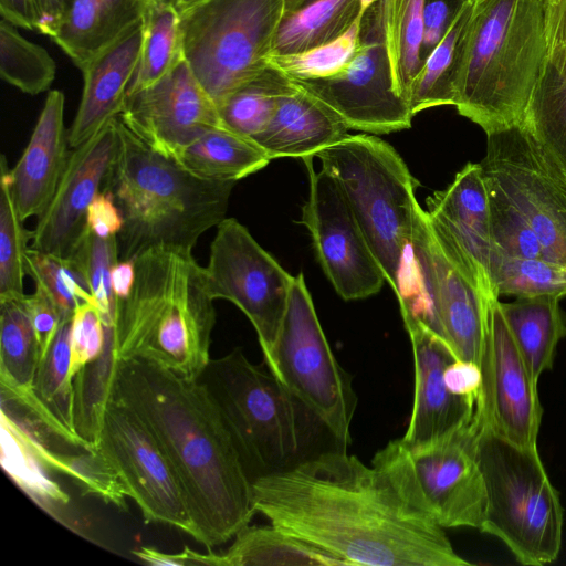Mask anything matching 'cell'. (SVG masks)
<instances>
[{
    "label": "cell",
    "instance_id": "7a4b0ae2",
    "mask_svg": "<svg viewBox=\"0 0 566 566\" xmlns=\"http://www.w3.org/2000/svg\"><path fill=\"white\" fill-rule=\"evenodd\" d=\"M111 399L146 422L169 458L208 549L256 513L252 480L205 385L144 359L118 360ZM109 399V400H111Z\"/></svg>",
    "mask_w": 566,
    "mask_h": 566
},
{
    "label": "cell",
    "instance_id": "7bdbcfd3",
    "mask_svg": "<svg viewBox=\"0 0 566 566\" xmlns=\"http://www.w3.org/2000/svg\"><path fill=\"white\" fill-rule=\"evenodd\" d=\"M369 4L339 38L297 53L272 54L270 65L290 78L313 80L336 75L347 66L356 53L361 18Z\"/></svg>",
    "mask_w": 566,
    "mask_h": 566
},
{
    "label": "cell",
    "instance_id": "ac0fdd59",
    "mask_svg": "<svg viewBox=\"0 0 566 566\" xmlns=\"http://www.w3.org/2000/svg\"><path fill=\"white\" fill-rule=\"evenodd\" d=\"M499 297L490 306L475 417L480 424L511 443L536 449L543 416L538 381L510 331Z\"/></svg>",
    "mask_w": 566,
    "mask_h": 566
},
{
    "label": "cell",
    "instance_id": "f35d334b",
    "mask_svg": "<svg viewBox=\"0 0 566 566\" xmlns=\"http://www.w3.org/2000/svg\"><path fill=\"white\" fill-rule=\"evenodd\" d=\"M395 84L408 102L412 82L421 69L424 0H384Z\"/></svg>",
    "mask_w": 566,
    "mask_h": 566
},
{
    "label": "cell",
    "instance_id": "e575fe53",
    "mask_svg": "<svg viewBox=\"0 0 566 566\" xmlns=\"http://www.w3.org/2000/svg\"><path fill=\"white\" fill-rule=\"evenodd\" d=\"M293 87L289 76L270 65L217 105L222 125L252 139L265 128L280 98Z\"/></svg>",
    "mask_w": 566,
    "mask_h": 566
},
{
    "label": "cell",
    "instance_id": "4fadbf2b",
    "mask_svg": "<svg viewBox=\"0 0 566 566\" xmlns=\"http://www.w3.org/2000/svg\"><path fill=\"white\" fill-rule=\"evenodd\" d=\"M291 80L348 129L389 134L411 126L413 114L395 84L384 0H374L365 10L356 53L343 71L324 78Z\"/></svg>",
    "mask_w": 566,
    "mask_h": 566
},
{
    "label": "cell",
    "instance_id": "44dd1931",
    "mask_svg": "<svg viewBox=\"0 0 566 566\" xmlns=\"http://www.w3.org/2000/svg\"><path fill=\"white\" fill-rule=\"evenodd\" d=\"M409 335L415 368L412 410L402 439L418 442L443 436L468 422L476 401L453 395L444 380L446 368L457 358L432 329L411 312H401Z\"/></svg>",
    "mask_w": 566,
    "mask_h": 566
},
{
    "label": "cell",
    "instance_id": "c3c4849f",
    "mask_svg": "<svg viewBox=\"0 0 566 566\" xmlns=\"http://www.w3.org/2000/svg\"><path fill=\"white\" fill-rule=\"evenodd\" d=\"M467 0H424L423 33L420 46L421 66L443 39Z\"/></svg>",
    "mask_w": 566,
    "mask_h": 566
},
{
    "label": "cell",
    "instance_id": "11a10c76",
    "mask_svg": "<svg viewBox=\"0 0 566 566\" xmlns=\"http://www.w3.org/2000/svg\"><path fill=\"white\" fill-rule=\"evenodd\" d=\"M72 0H38L39 23L38 30L46 36L54 31Z\"/></svg>",
    "mask_w": 566,
    "mask_h": 566
},
{
    "label": "cell",
    "instance_id": "680465c9",
    "mask_svg": "<svg viewBox=\"0 0 566 566\" xmlns=\"http://www.w3.org/2000/svg\"><path fill=\"white\" fill-rule=\"evenodd\" d=\"M317 0H284L285 2V17L295 13L305 7L316 2Z\"/></svg>",
    "mask_w": 566,
    "mask_h": 566
},
{
    "label": "cell",
    "instance_id": "8d00e7d4",
    "mask_svg": "<svg viewBox=\"0 0 566 566\" xmlns=\"http://www.w3.org/2000/svg\"><path fill=\"white\" fill-rule=\"evenodd\" d=\"M71 324L72 318L62 321L49 350L40 360L34 379V391L60 422L78 434L75 428Z\"/></svg>",
    "mask_w": 566,
    "mask_h": 566
},
{
    "label": "cell",
    "instance_id": "7402d4cb",
    "mask_svg": "<svg viewBox=\"0 0 566 566\" xmlns=\"http://www.w3.org/2000/svg\"><path fill=\"white\" fill-rule=\"evenodd\" d=\"M64 94L50 91L30 140L14 167L1 155L17 210L24 221L39 217L50 203L66 166L69 132L64 126Z\"/></svg>",
    "mask_w": 566,
    "mask_h": 566
},
{
    "label": "cell",
    "instance_id": "83f0119b",
    "mask_svg": "<svg viewBox=\"0 0 566 566\" xmlns=\"http://www.w3.org/2000/svg\"><path fill=\"white\" fill-rule=\"evenodd\" d=\"M566 178V45L549 46L521 122Z\"/></svg>",
    "mask_w": 566,
    "mask_h": 566
},
{
    "label": "cell",
    "instance_id": "d590c367",
    "mask_svg": "<svg viewBox=\"0 0 566 566\" xmlns=\"http://www.w3.org/2000/svg\"><path fill=\"white\" fill-rule=\"evenodd\" d=\"M489 273L499 295L566 296V266L545 258H514L492 248Z\"/></svg>",
    "mask_w": 566,
    "mask_h": 566
},
{
    "label": "cell",
    "instance_id": "ee69618b",
    "mask_svg": "<svg viewBox=\"0 0 566 566\" xmlns=\"http://www.w3.org/2000/svg\"><path fill=\"white\" fill-rule=\"evenodd\" d=\"M84 274L106 328L113 329L117 298L112 287V269L119 260L117 235L101 238L86 228L70 256Z\"/></svg>",
    "mask_w": 566,
    "mask_h": 566
},
{
    "label": "cell",
    "instance_id": "1f68e13d",
    "mask_svg": "<svg viewBox=\"0 0 566 566\" xmlns=\"http://www.w3.org/2000/svg\"><path fill=\"white\" fill-rule=\"evenodd\" d=\"M184 60L180 13L172 0H148L140 54L128 94L155 84Z\"/></svg>",
    "mask_w": 566,
    "mask_h": 566
},
{
    "label": "cell",
    "instance_id": "ba28073f",
    "mask_svg": "<svg viewBox=\"0 0 566 566\" xmlns=\"http://www.w3.org/2000/svg\"><path fill=\"white\" fill-rule=\"evenodd\" d=\"M316 157L338 182L398 297L408 265L418 180L397 150L376 136L347 135Z\"/></svg>",
    "mask_w": 566,
    "mask_h": 566
},
{
    "label": "cell",
    "instance_id": "816d5d0a",
    "mask_svg": "<svg viewBox=\"0 0 566 566\" xmlns=\"http://www.w3.org/2000/svg\"><path fill=\"white\" fill-rule=\"evenodd\" d=\"M444 380L453 395L478 400L482 386V373L479 365L455 359L446 368Z\"/></svg>",
    "mask_w": 566,
    "mask_h": 566
},
{
    "label": "cell",
    "instance_id": "f5cc1de1",
    "mask_svg": "<svg viewBox=\"0 0 566 566\" xmlns=\"http://www.w3.org/2000/svg\"><path fill=\"white\" fill-rule=\"evenodd\" d=\"M1 18L18 28L38 30V0H0Z\"/></svg>",
    "mask_w": 566,
    "mask_h": 566
},
{
    "label": "cell",
    "instance_id": "7c38bea8",
    "mask_svg": "<svg viewBox=\"0 0 566 566\" xmlns=\"http://www.w3.org/2000/svg\"><path fill=\"white\" fill-rule=\"evenodd\" d=\"M268 369L333 436L352 442L357 395L319 324L303 273L294 276L276 338L263 355Z\"/></svg>",
    "mask_w": 566,
    "mask_h": 566
},
{
    "label": "cell",
    "instance_id": "9a60e30c",
    "mask_svg": "<svg viewBox=\"0 0 566 566\" xmlns=\"http://www.w3.org/2000/svg\"><path fill=\"white\" fill-rule=\"evenodd\" d=\"M480 164L530 223L544 258L566 266V178L527 128L488 134Z\"/></svg>",
    "mask_w": 566,
    "mask_h": 566
},
{
    "label": "cell",
    "instance_id": "5bb4252c",
    "mask_svg": "<svg viewBox=\"0 0 566 566\" xmlns=\"http://www.w3.org/2000/svg\"><path fill=\"white\" fill-rule=\"evenodd\" d=\"M95 447L116 470L146 523L169 525L196 539V526L177 473L136 411L111 399Z\"/></svg>",
    "mask_w": 566,
    "mask_h": 566
},
{
    "label": "cell",
    "instance_id": "f6af8a7d",
    "mask_svg": "<svg viewBox=\"0 0 566 566\" xmlns=\"http://www.w3.org/2000/svg\"><path fill=\"white\" fill-rule=\"evenodd\" d=\"M486 180L492 247L509 256L544 258L542 244L521 211L493 180Z\"/></svg>",
    "mask_w": 566,
    "mask_h": 566
},
{
    "label": "cell",
    "instance_id": "30bf717a",
    "mask_svg": "<svg viewBox=\"0 0 566 566\" xmlns=\"http://www.w3.org/2000/svg\"><path fill=\"white\" fill-rule=\"evenodd\" d=\"M479 422L473 419L432 439L389 441L371 465L401 497L442 528L480 531L486 505L485 486L476 458Z\"/></svg>",
    "mask_w": 566,
    "mask_h": 566
},
{
    "label": "cell",
    "instance_id": "cb8c5ba5",
    "mask_svg": "<svg viewBox=\"0 0 566 566\" xmlns=\"http://www.w3.org/2000/svg\"><path fill=\"white\" fill-rule=\"evenodd\" d=\"M293 85L280 98L265 128L252 138L271 159L314 157L348 135V127L340 118L294 83Z\"/></svg>",
    "mask_w": 566,
    "mask_h": 566
},
{
    "label": "cell",
    "instance_id": "9f6ffc18",
    "mask_svg": "<svg viewBox=\"0 0 566 566\" xmlns=\"http://www.w3.org/2000/svg\"><path fill=\"white\" fill-rule=\"evenodd\" d=\"M112 287L117 301L125 300L133 289L136 276L135 259L118 260L112 269Z\"/></svg>",
    "mask_w": 566,
    "mask_h": 566
},
{
    "label": "cell",
    "instance_id": "e0dca14e",
    "mask_svg": "<svg viewBox=\"0 0 566 566\" xmlns=\"http://www.w3.org/2000/svg\"><path fill=\"white\" fill-rule=\"evenodd\" d=\"M313 157L303 160L310 175V195L302 222L308 229L324 273L345 301L366 298L386 281L370 247L336 179Z\"/></svg>",
    "mask_w": 566,
    "mask_h": 566
},
{
    "label": "cell",
    "instance_id": "b9f144b4",
    "mask_svg": "<svg viewBox=\"0 0 566 566\" xmlns=\"http://www.w3.org/2000/svg\"><path fill=\"white\" fill-rule=\"evenodd\" d=\"M23 222L7 174L0 167V301L24 295V259L32 231L27 230Z\"/></svg>",
    "mask_w": 566,
    "mask_h": 566
},
{
    "label": "cell",
    "instance_id": "836d02e7",
    "mask_svg": "<svg viewBox=\"0 0 566 566\" xmlns=\"http://www.w3.org/2000/svg\"><path fill=\"white\" fill-rule=\"evenodd\" d=\"M374 0H317L283 20L273 54L302 52L343 35Z\"/></svg>",
    "mask_w": 566,
    "mask_h": 566
},
{
    "label": "cell",
    "instance_id": "2e32d148",
    "mask_svg": "<svg viewBox=\"0 0 566 566\" xmlns=\"http://www.w3.org/2000/svg\"><path fill=\"white\" fill-rule=\"evenodd\" d=\"M205 273L211 297L230 301L245 314L266 354L275 342L294 276L234 218L217 226Z\"/></svg>",
    "mask_w": 566,
    "mask_h": 566
},
{
    "label": "cell",
    "instance_id": "4dcf8cb0",
    "mask_svg": "<svg viewBox=\"0 0 566 566\" xmlns=\"http://www.w3.org/2000/svg\"><path fill=\"white\" fill-rule=\"evenodd\" d=\"M24 295L0 301V385L1 390L18 395L34 392L40 363L39 343Z\"/></svg>",
    "mask_w": 566,
    "mask_h": 566
},
{
    "label": "cell",
    "instance_id": "681fc988",
    "mask_svg": "<svg viewBox=\"0 0 566 566\" xmlns=\"http://www.w3.org/2000/svg\"><path fill=\"white\" fill-rule=\"evenodd\" d=\"M40 348V360L49 350L63 317L49 296L35 287L31 295H24Z\"/></svg>",
    "mask_w": 566,
    "mask_h": 566
},
{
    "label": "cell",
    "instance_id": "ab89813d",
    "mask_svg": "<svg viewBox=\"0 0 566 566\" xmlns=\"http://www.w3.org/2000/svg\"><path fill=\"white\" fill-rule=\"evenodd\" d=\"M55 73V62L48 51L23 38L15 25L1 18L0 74L2 80L25 94L38 95L51 86Z\"/></svg>",
    "mask_w": 566,
    "mask_h": 566
},
{
    "label": "cell",
    "instance_id": "5b68a950",
    "mask_svg": "<svg viewBox=\"0 0 566 566\" xmlns=\"http://www.w3.org/2000/svg\"><path fill=\"white\" fill-rule=\"evenodd\" d=\"M118 137L103 190L112 193L123 218L119 260L134 259L153 247L192 251L200 235L226 218L235 182L190 174L148 148L119 118Z\"/></svg>",
    "mask_w": 566,
    "mask_h": 566
},
{
    "label": "cell",
    "instance_id": "91938a15",
    "mask_svg": "<svg viewBox=\"0 0 566 566\" xmlns=\"http://www.w3.org/2000/svg\"><path fill=\"white\" fill-rule=\"evenodd\" d=\"M202 1L205 0H172L174 6L176 7L180 14L189 10L190 8L199 4Z\"/></svg>",
    "mask_w": 566,
    "mask_h": 566
},
{
    "label": "cell",
    "instance_id": "f907efd6",
    "mask_svg": "<svg viewBox=\"0 0 566 566\" xmlns=\"http://www.w3.org/2000/svg\"><path fill=\"white\" fill-rule=\"evenodd\" d=\"M123 227L120 211L111 192L102 190L86 212V228L101 238L117 235Z\"/></svg>",
    "mask_w": 566,
    "mask_h": 566
},
{
    "label": "cell",
    "instance_id": "9c48e42d",
    "mask_svg": "<svg viewBox=\"0 0 566 566\" xmlns=\"http://www.w3.org/2000/svg\"><path fill=\"white\" fill-rule=\"evenodd\" d=\"M476 458L486 494L480 531L503 542L523 565L554 562L564 512L537 448L513 444L479 423Z\"/></svg>",
    "mask_w": 566,
    "mask_h": 566
},
{
    "label": "cell",
    "instance_id": "bcb514c9",
    "mask_svg": "<svg viewBox=\"0 0 566 566\" xmlns=\"http://www.w3.org/2000/svg\"><path fill=\"white\" fill-rule=\"evenodd\" d=\"M107 347L114 349L113 331L106 328L96 305L81 303L72 316L71 324L74 379L80 371L102 358Z\"/></svg>",
    "mask_w": 566,
    "mask_h": 566
},
{
    "label": "cell",
    "instance_id": "f546056e",
    "mask_svg": "<svg viewBox=\"0 0 566 566\" xmlns=\"http://www.w3.org/2000/svg\"><path fill=\"white\" fill-rule=\"evenodd\" d=\"M553 296L515 297L501 308L536 381L554 365L558 343L566 337V315Z\"/></svg>",
    "mask_w": 566,
    "mask_h": 566
},
{
    "label": "cell",
    "instance_id": "d6986e66",
    "mask_svg": "<svg viewBox=\"0 0 566 566\" xmlns=\"http://www.w3.org/2000/svg\"><path fill=\"white\" fill-rule=\"evenodd\" d=\"M117 117L148 148L172 160L222 125L216 102L186 60L155 84L128 94Z\"/></svg>",
    "mask_w": 566,
    "mask_h": 566
},
{
    "label": "cell",
    "instance_id": "8992f818",
    "mask_svg": "<svg viewBox=\"0 0 566 566\" xmlns=\"http://www.w3.org/2000/svg\"><path fill=\"white\" fill-rule=\"evenodd\" d=\"M400 312H411L459 360L480 366L491 302L500 296L488 270L419 205L415 208Z\"/></svg>",
    "mask_w": 566,
    "mask_h": 566
},
{
    "label": "cell",
    "instance_id": "60d3db41",
    "mask_svg": "<svg viewBox=\"0 0 566 566\" xmlns=\"http://www.w3.org/2000/svg\"><path fill=\"white\" fill-rule=\"evenodd\" d=\"M24 266L35 287L49 296L63 319L72 318L81 303L96 305L84 274L71 258L30 247L25 253Z\"/></svg>",
    "mask_w": 566,
    "mask_h": 566
},
{
    "label": "cell",
    "instance_id": "52a82bcc",
    "mask_svg": "<svg viewBox=\"0 0 566 566\" xmlns=\"http://www.w3.org/2000/svg\"><path fill=\"white\" fill-rule=\"evenodd\" d=\"M212 398L252 482L303 460L305 419L314 417L242 348L210 359L198 378Z\"/></svg>",
    "mask_w": 566,
    "mask_h": 566
},
{
    "label": "cell",
    "instance_id": "d6a6232c",
    "mask_svg": "<svg viewBox=\"0 0 566 566\" xmlns=\"http://www.w3.org/2000/svg\"><path fill=\"white\" fill-rule=\"evenodd\" d=\"M472 8L473 0H467L416 75L408 96L413 116L436 106H454L457 73Z\"/></svg>",
    "mask_w": 566,
    "mask_h": 566
},
{
    "label": "cell",
    "instance_id": "d4e9b609",
    "mask_svg": "<svg viewBox=\"0 0 566 566\" xmlns=\"http://www.w3.org/2000/svg\"><path fill=\"white\" fill-rule=\"evenodd\" d=\"M427 212L489 272L492 252L490 191L481 164L468 163L443 190L427 198Z\"/></svg>",
    "mask_w": 566,
    "mask_h": 566
},
{
    "label": "cell",
    "instance_id": "f1b7e54d",
    "mask_svg": "<svg viewBox=\"0 0 566 566\" xmlns=\"http://www.w3.org/2000/svg\"><path fill=\"white\" fill-rule=\"evenodd\" d=\"M271 158L251 138L217 126L189 144L175 161L206 180L237 182L264 168Z\"/></svg>",
    "mask_w": 566,
    "mask_h": 566
},
{
    "label": "cell",
    "instance_id": "74e56055",
    "mask_svg": "<svg viewBox=\"0 0 566 566\" xmlns=\"http://www.w3.org/2000/svg\"><path fill=\"white\" fill-rule=\"evenodd\" d=\"M38 461L45 470L69 476L83 494L98 497L122 510L127 509V491L116 470L96 447L76 452L43 449Z\"/></svg>",
    "mask_w": 566,
    "mask_h": 566
},
{
    "label": "cell",
    "instance_id": "4316f807",
    "mask_svg": "<svg viewBox=\"0 0 566 566\" xmlns=\"http://www.w3.org/2000/svg\"><path fill=\"white\" fill-rule=\"evenodd\" d=\"M223 553L202 554L189 548L191 565L213 566H335L345 565L334 555L285 533L275 525H247Z\"/></svg>",
    "mask_w": 566,
    "mask_h": 566
},
{
    "label": "cell",
    "instance_id": "277c9868",
    "mask_svg": "<svg viewBox=\"0 0 566 566\" xmlns=\"http://www.w3.org/2000/svg\"><path fill=\"white\" fill-rule=\"evenodd\" d=\"M546 15L547 0H473L454 106L486 135L523 120L548 55Z\"/></svg>",
    "mask_w": 566,
    "mask_h": 566
},
{
    "label": "cell",
    "instance_id": "3957f363",
    "mask_svg": "<svg viewBox=\"0 0 566 566\" xmlns=\"http://www.w3.org/2000/svg\"><path fill=\"white\" fill-rule=\"evenodd\" d=\"M130 294L117 301L116 360L144 359L198 379L210 358L216 310L192 251L153 247L135 258Z\"/></svg>",
    "mask_w": 566,
    "mask_h": 566
},
{
    "label": "cell",
    "instance_id": "8fae6325",
    "mask_svg": "<svg viewBox=\"0 0 566 566\" xmlns=\"http://www.w3.org/2000/svg\"><path fill=\"white\" fill-rule=\"evenodd\" d=\"M284 0H205L180 14L185 60L218 105L270 66Z\"/></svg>",
    "mask_w": 566,
    "mask_h": 566
},
{
    "label": "cell",
    "instance_id": "484cf974",
    "mask_svg": "<svg viewBox=\"0 0 566 566\" xmlns=\"http://www.w3.org/2000/svg\"><path fill=\"white\" fill-rule=\"evenodd\" d=\"M148 0H72L51 38L81 70L143 18Z\"/></svg>",
    "mask_w": 566,
    "mask_h": 566
},
{
    "label": "cell",
    "instance_id": "ffe728a7",
    "mask_svg": "<svg viewBox=\"0 0 566 566\" xmlns=\"http://www.w3.org/2000/svg\"><path fill=\"white\" fill-rule=\"evenodd\" d=\"M118 118L72 148L56 190L38 217L31 248L70 258L86 230V212L104 184L118 151Z\"/></svg>",
    "mask_w": 566,
    "mask_h": 566
},
{
    "label": "cell",
    "instance_id": "6f0895ef",
    "mask_svg": "<svg viewBox=\"0 0 566 566\" xmlns=\"http://www.w3.org/2000/svg\"><path fill=\"white\" fill-rule=\"evenodd\" d=\"M133 554L140 560L150 565H189V559L185 547L180 553L167 554L153 547L142 546L137 549H134Z\"/></svg>",
    "mask_w": 566,
    "mask_h": 566
},
{
    "label": "cell",
    "instance_id": "603a6c76",
    "mask_svg": "<svg viewBox=\"0 0 566 566\" xmlns=\"http://www.w3.org/2000/svg\"><path fill=\"white\" fill-rule=\"evenodd\" d=\"M143 18L92 56L81 69V102L69 130V146L76 148L117 117L125 105L138 64Z\"/></svg>",
    "mask_w": 566,
    "mask_h": 566
},
{
    "label": "cell",
    "instance_id": "7dc6e473",
    "mask_svg": "<svg viewBox=\"0 0 566 566\" xmlns=\"http://www.w3.org/2000/svg\"><path fill=\"white\" fill-rule=\"evenodd\" d=\"M2 465L8 474L38 502L53 499L69 502L59 485L45 476L41 463L6 429L2 428Z\"/></svg>",
    "mask_w": 566,
    "mask_h": 566
},
{
    "label": "cell",
    "instance_id": "db71d44e",
    "mask_svg": "<svg viewBox=\"0 0 566 566\" xmlns=\"http://www.w3.org/2000/svg\"><path fill=\"white\" fill-rule=\"evenodd\" d=\"M546 21L549 46L566 45V0H547Z\"/></svg>",
    "mask_w": 566,
    "mask_h": 566
},
{
    "label": "cell",
    "instance_id": "6da1fadb",
    "mask_svg": "<svg viewBox=\"0 0 566 566\" xmlns=\"http://www.w3.org/2000/svg\"><path fill=\"white\" fill-rule=\"evenodd\" d=\"M256 513L345 565L467 566L446 532L345 449L252 482Z\"/></svg>",
    "mask_w": 566,
    "mask_h": 566
}]
</instances>
